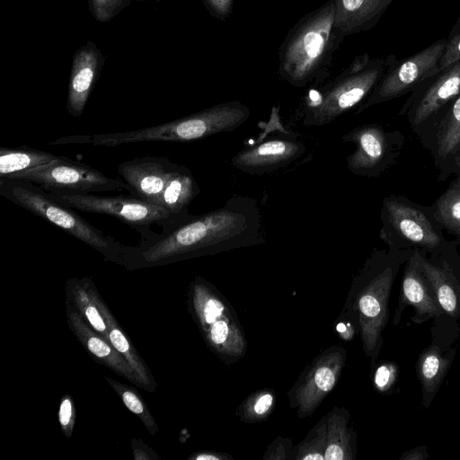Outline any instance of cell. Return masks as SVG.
<instances>
[{
  "label": "cell",
  "instance_id": "obj_34",
  "mask_svg": "<svg viewBox=\"0 0 460 460\" xmlns=\"http://www.w3.org/2000/svg\"><path fill=\"white\" fill-rule=\"evenodd\" d=\"M337 330L339 332H344L345 331V326L343 323H339L338 326H337Z\"/></svg>",
  "mask_w": 460,
  "mask_h": 460
},
{
  "label": "cell",
  "instance_id": "obj_28",
  "mask_svg": "<svg viewBox=\"0 0 460 460\" xmlns=\"http://www.w3.org/2000/svg\"><path fill=\"white\" fill-rule=\"evenodd\" d=\"M122 400L127 408L135 414H142L144 406L139 398L130 391H125L122 394Z\"/></svg>",
  "mask_w": 460,
  "mask_h": 460
},
{
  "label": "cell",
  "instance_id": "obj_6",
  "mask_svg": "<svg viewBox=\"0 0 460 460\" xmlns=\"http://www.w3.org/2000/svg\"><path fill=\"white\" fill-rule=\"evenodd\" d=\"M460 93V60L422 81L399 112L419 137Z\"/></svg>",
  "mask_w": 460,
  "mask_h": 460
},
{
  "label": "cell",
  "instance_id": "obj_12",
  "mask_svg": "<svg viewBox=\"0 0 460 460\" xmlns=\"http://www.w3.org/2000/svg\"><path fill=\"white\" fill-rule=\"evenodd\" d=\"M406 305H411L415 311L412 321L421 323L443 314L434 289L421 266L420 252L414 250L405 262L402 278L398 314L394 323H397Z\"/></svg>",
  "mask_w": 460,
  "mask_h": 460
},
{
  "label": "cell",
  "instance_id": "obj_16",
  "mask_svg": "<svg viewBox=\"0 0 460 460\" xmlns=\"http://www.w3.org/2000/svg\"><path fill=\"white\" fill-rule=\"evenodd\" d=\"M341 359L334 355L322 360L297 395L302 411H312L322 398L333 387L341 368Z\"/></svg>",
  "mask_w": 460,
  "mask_h": 460
},
{
  "label": "cell",
  "instance_id": "obj_33",
  "mask_svg": "<svg viewBox=\"0 0 460 460\" xmlns=\"http://www.w3.org/2000/svg\"><path fill=\"white\" fill-rule=\"evenodd\" d=\"M197 460H218V457L213 455H200L196 457Z\"/></svg>",
  "mask_w": 460,
  "mask_h": 460
},
{
  "label": "cell",
  "instance_id": "obj_9",
  "mask_svg": "<svg viewBox=\"0 0 460 460\" xmlns=\"http://www.w3.org/2000/svg\"><path fill=\"white\" fill-rule=\"evenodd\" d=\"M49 197L66 207L89 213L113 216L136 226H146L164 221L172 216L163 207L140 199L103 197L58 190L50 191Z\"/></svg>",
  "mask_w": 460,
  "mask_h": 460
},
{
  "label": "cell",
  "instance_id": "obj_23",
  "mask_svg": "<svg viewBox=\"0 0 460 460\" xmlns=\"http://www.w3.org/2000/svg\"><path fill=\"white\" fill-rule=\"evenodd\" d=\"M303 45L301 46V49H303L305 53L306 58V67H305V75L307 72V68L311 66L310 64H313V59H314L316 57H318L323 49V42L324 40L321 33H318L317 31H308L304 39H303Z\"/></svg>",
  "mask_w": 460,
  "mask_h": 460
},
{
  "label": "cell",
  "instance_id": "obj_1",
  "mask_svg": "<svg viewBox=\"0 0 460 460\" xmlns=\"http://www.w3.org/2000/svg\"><path fill=\"white\" fill-rule=\"evenodd\" d=\"M262 222L257 201L234 196L220 208L189 220L151 246L147 260L188 252L222 251L261 243Z\"/></svg>",
  "mask_w": 460,
  "mask_h": 460
},
{
  "label": "cell",
  "instance_id": "obj_25",
  "mask_svg": "<svg viewBox=\"0 0 460 460\" xmlns=\"http://www.w3.org/2000/svg\"><path fill=\"white\" fill-rule=\"evenodd\" d=\"M460 60V33L452 37L445 48V51L439 61L440 71Z\"/></svg>",
  "mask_w": 460,
  "mask_h": 460
},
{
  "label": "cell",
  "instance_id": "obj_4",
  "mask_svg": "<svg viewBox=\"0 0 460 460\" xmlns=\"http://www.w3.org/2000/svg\"><path fill=\"white\" fill-rule=\"evenodd\" d=\"M342 139L356 146L347 159L349 171L366 177H378L394 165L405 144L399 129L387 130L378 124L359 126Z\"/></svg>",
  "mask_w": 460,
  "mask_h": 460
},
{
  "label": "cell",
  "instance_id": "obj_18",
  "mask_svg": "<svg viewBox=\"0 0 460 460\" xmlns=\"http://www.w3.org/2000/svg\"><path fill=\"white\" fill-rule=\"evenodd\" d=\"M199 191V186L188 168L179 166L164 188L160 206L171 215L180 214Z\"/></svg>",
  "mask_w": 460,
  "mask_h": 460
},
{
  "label": "cell",
  "instance_id": "obj_30",
  "mask_svg": "<svg viewBox=\"0 0 460 460\" xmlns=\"http://www.w3.org/2000/svg\"><path fill=\"white\" fill-rule=\"evenodd\" d=\"M273 402L272 395L270 394H265L259 397V399L256 401L253 410L254 412L258 415H262L266 411H269Z\"/></svg>",
  "mask_w": 460,
  "mask_h": 460
},
{
  "label": "cell",
  "instance_id": "obj_5",
  "mask_svg": "<svg viewBox=\"0 0 460 460\" xmlns=\"http://www.w3.org/2000/svg\"><path fill=\"white\" fill-rule=\"evenodd\" d=\"M446 45V40H439L421 51L394 63L388 67L366 102L358 110V113L370 106L412 92L422 81L438 75L440 72L439 61Z\"/></svg>",
  "mask_w": 460,
  "mask_h": 460
},
{
  "label": "cell",
  "instance_id": "obj_17",
  "mask_svg": "<svg viewBox=\"0 0 460 460\" xmlns=\"http://www.w3.org/2000/svg\"><path fill=\"white\" fill-rule=\"evenodd\" d=\"M451 359L442 355L438 346H430L420 355L416 371L421 384L423 405L429 407L440 387Z\"/></svg>",
  "mask_w": 460,
  "mask_h": 460
},
{
  "label": "cell",
  "instance_id": "obj_22",
  "mask_svg": "<svg viewBox=\"0 0 460 460\" xmlns=\"http://www.w3.org/2000/svg\"><path fill=\"white\" fill-rule=\"evenodd\" d=\"M329 437L324 451V459L342 460L349 458L346 456L348 438L343 423L339 420L332 418L330 420Z\"/></svg>",
  "mask_w": 460,
  "mask_h": 460
},
{
  "label": "cell",
  "instance_id": "obj_24",
  "mask_svg": "<svg viewBox=\"0 0 460 460\" xmlns=\"http://www.w3.org/2000/svg\"><path fill=\"white\" fill-rule=\"evenodd\" d=\"M397 376V366L394 363L387 362L378 367L375 374L376 387L385 392L391 388Z\"/></svg>",
  "mask_w": 460,
  "mask_h": 460
},
{
  "label": "cell",
  "instance_id": "obj_11",
  "mask_svg": "<svg viewBox=\"0 0 460 460\" xmlns=\"http://www.w3.org/2000/svg\"><path fill=\"white\" fill-rule=\"evenodd\" d=\"M431 155L438 181L453 175L455 158L460 150V93L419 137Z\"/></svg>",
  "mask_w": 460,
  "mask_h": 460
},
{
  "label": "cell",
  "instance_id": "obj_14",
  "mask_svg": "<svg viewBox=\"0 0 460 460\" xmlns=\"http://www.w3.org/2000/svg\"><path fill=\"white\" fill-rule=\"evenodd\" d=\"M305 151L301 141L270 139L244 148L232 158L234 167L250 174H262L286 166Z\"/></svg>",
  "mask_w": 460,
  "mask_h": 460
},
{
  "label": "cell",
  "instance_id": "obj_20",
  "mask_svg": "<svg viewBox=\"0 0 460 460\" xmlns=\"http://www.w3.org/2000/svg\"><path fill=\"white\" fill-rule=\"evenodd\" d=\"M431 207L443 229L460 241V182L453 180Z\"/></svg>",
  "mask_w": 460,
  "mask_h": 460
},
{
  "label": "cell",
  "instance_id": "obj_15",
  "mask_svg": "<svg viewBox=\"0 0 460 460\" xmlns=\"http://www.w3.org/2000/svg\"><path fill=\"white\" fill-rule=\"evenodd\" d=\"M204 322L209 325V338L213 344L228 353H240L243 339L234 322L226 314L224 305L217 298L206 299L202 308Z\"/></svg>",
  "mask_w": 460,
  "mask_h": 460
},
{
  "label": "cell",
  "instance_id": "obj_29",
  "mask_svg": "<svg viewBox=\"0 0 460 460\" xmlns=\"http://www.w3.org/2000/svg\"><path fill=\"white\" fill-rule=\"evenodd\" d=\"M73 408L69 399L66 398L62 401L59 408V421L61 425L67 427L72 419Z\"/></svg>",
  "mask_w": 460,
  "mask_h": 460
},
{
  "label": "cell",
  "instance_id": "obj_7",
  "mask_svg": "<svg viewBox=\"0 0 460 460\" xmlns=\"http://www.w3.org/2000/svg\"><path fill=\"white\" fill-rule=\"evenodd\" d=\"M12 180L31 181L49 191L88 193L119 189L131 190L127 183L118 179L108 177L94 168L67 158L17 173Z\"/></svg>",
  "mask_w": 460,
  "mask_h": 460
},
{
  "label": "cell",
  "instance_id": "obj_21",
  "mask_svg": "<svg viewBox=\"0 0 460 460\" xmlns=\"http://www.w3.org/2000/svg\"><path fill=\"white\" fill-rule=\"evenodd\" d=\"M76 330L80 331L81 335L84 337L87 349L98 358L105 362L111 367L116 369L120 375L136 382L135 372L131 366L124 360L119 355L115 353L113 349L101 338L89 333V330L84 327V331L75 324Z\"/></svg>",
  "mask_w": 460,
  "mask_h": 460
},
{
  "label": "cell",
  "instance_id": "obj_26",
  "mask_svg": "<svg viewBox=\"0 0 460 460\" xmlns=\"http://www.w3.org/2000/svg\"><path fill=\"white\" fill-rule=\"evenodd\" d=\"M109 340L119 353L127 355L128 358L132 359L131 354L128 352L130 349L129 343L124 334L116 327L112 328L109 332Z\"/></svg>",
  "mask_w": 460,
  "mask_h": 460
},
{
  "label": "cell",
  "instance_id": "obj_2",
  "mask_svg": "<svg viewBox=\"0 0 460 460\" xmlns=\"http://www.w3.org/2000/svg\"><path fill=\"white\" fill-rule=\"evenodd\" d=\"M380 218L379 236L388 247L435 254L451 243L445 238L431 205L416 203L404 195L386 196Z\"/></svg>",
  "mask_w": 460,
  "mask_h": 460
},
{
  "label": "cell",
  "instance_id": "obj_8",
  "mask_svg": "<svg viewBox=\"0 0 460 460\" xmlns=\"http://www.w3.org/2000/svg\"><path fill=\"white\" fill-rule=\"evenodd\" d=\"M393 64L380 61L326 93L318 102H313L305 109L304 124L323 126L347 112L374 90L385 74L386 67Z\"/></svg>",
  "mask_w": 460,
  "mask_h": 460
},
{
  "label": "cell",
  "instance_id": "obj_13",
  "mask_svg": "<svg viewBox=\"0 0 460 460\" xmlns=\"http://www.w3.org/2000/svg\"><path fill=\"white\" fill-rule=\"evenodd\" d=\"M179 166L164 158H137L120 164L119 175L139 199L160 206L164 188Z\"/></svg>",
  "mask_w": 460,
  "mask_h": 460
},
{
  "label": "cell",
  "instance_id": "obj_3",
  "mask_svg": "<svg viewBox=\"0 0 460 460\" xmlns=\"http://www.w3.org/2000/svg\"><path fill=\"white\" fill-rule=\"evenodd\" d=\"M411 250L388 247L376 252L369 264L371 276L358 299L359 321L366 352L374 354L388 318V299L394 279Z\"/></svg>",
  "mask_w": 460,
  "mask_h": 460
},
{
  "label": "cell",
  "instance_id": "obj_35",
  "mask_svg": "<svg viewBox=\"0 0 460 460\" xmlns=\"http://www.w3.org/2000/svg\"><path fill=\"white\" fill-rule=\"evenodd\" d=\"M98 1H104V0H98Z\"/></svg>",
  "mask_w": 460,
  "mask_h": 460
},
{
  "label": "cell",
  "instance_id": "obj_19",
  "mask_svg": "<svg viewBox=\"0 0 460 460\" xmlns=\"http://www.w3.org/2000/svg\"><path fill=\"white\" fill-rule=\"evenodd\" d=\"M66 159L50 153L31 149H6L0 151V174L12 179L17 173Z\"/></svg>",
  "mask_w": 460,
  "mask_h": 460
},
{
  "label": "cell",
  "instance_id": "obj_31",
  "mask_svg": "<svg viewBox=\"0 0 460 460\" xmlns=\"http://www.w3.org/2000/svg\"><path fill=\"white\" fill-rule=\"evenodd\" d=\"M428 457L426 448L424 447H416L404 452L401 456V460H423Z\"/></svg>",
  "mask_w": 460,
  "mask_h": 460
},
{
  "label": "cell",
  "instance_id": "obj_27",
  "mask_svg": "<svg viewBox=\"0 0 460 460\" xmlns=\"http://www.w3.org/2000/svg\"><path fill=\"white\" fill-rule=\"evenodd\" d=\"M85 316L87 317L91 325L98 332H104L106 325L102 318L101 314L93 305H88L84 311Z\"/></svg>",
  "mask_w": 460,
  "mask_h": 460
},
{
  "label": "cell",
  "instance_id": "obj_10",
  "mask_svg": "<svg viewBox=\"0 0 460 460\" xmlns=\"http://www.w3.org/2000/svg\"><path fill=\"white\" fill-rule=\"evenodd\" d=\"M10 190L13 200L33 214L51 222L99 251L104 252L111 248V242L109 238L78 215L67 209L65 205L22 186H13Z\"/></svg>",
  "mask_w": 460,
  "mask_h": 460
},
{
  "label": "cell",
  "instance_id": "obj_32",
  "mask_svg": "<svg viewBox=\"0 0 460 460\" xmlns=\"http://www.w3.org/2000/svg\"><path fill=\"white\" fill-rule=\"evenodd\" d=\"M453 175H455L454 180L460 182V150L455 158Z\"/></svg>",
  "mask_w": 460,
  "mask_h": 460
}]
</instances>
